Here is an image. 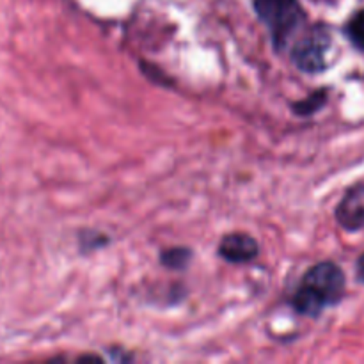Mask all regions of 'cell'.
<instances>
[{
    "instance_id": "6da1fadb",
    "label": "cell",
    "mask_w": 364,
    "mask_h": 364,
    "mask_svg": "<svg viewBox=\"0 0 364 364\" xmlns=\"http://www.w3.org/2000/svg\"><path fill=\"white\" fill-rule=\"evenodd\" d=\"M345 284V274L336 263L322 262L311 267L294 297L295 311L315 318L343 299Z\"/></svg>"
},
{
    "instance_id": "7a4b0ae2",
    "label": "cell",
    "mask_w": 364,
    "mask_h": 364,
    "mask_svg": "<svg viewBox=\"0 0 364 364\" xmlns=\"http://www.w3.org/2000/svg\"><path fill=\"white\" fill-rule=\"evenodd\" d=\"M258 16L265 21L277 48H283L304 18L299 0H252Z\"/></svg>"
},
{
    "instance_id": "3957f363",
    "label": "cell",
    "mask_w": 364,
    "mask_h": 364,
    "mask_svg": "<svg viewBox=\"0 0 364 364\" xmlns=\"http://www.w3.org/2000/svg\"><path fill=\"white\" fill-rule=\"evenodd\" d=\"M331 45L333 38L329 28L326 25H316L299 39L291 52V59L304 73H322L327 68V53Z\"/></svg>"
},
{
    "instance_id": "277c9868",
    "label": "cell",
    "mask_w": 364,
    "mask_h": 364,
    "mask_svg": "<svg viewBox=\"0 0 364 364\" xmlns=\"http://www.w3.org/2000/svg\"><path fill=\"white\" fill-rule=\"evenodd\" d=\"M336 220L345 231H355L364 228V183L354 185L345 192L336 206Z\"/></svg>"
},
{
    "instance_id": "5b68a950",
    "label": "cell",
    "mask_w": 364,
    "mask_h": 364,
    "mask_svg": "<svg viewBox=\"0 0 364 364\" xmlns=\"http://www.w3.org/2000/svg\"><path fill=\"white\" fill-rule=\"evenodd\" d=\"M258 242L245 233L226 235L219 245V255L231 263L252 262L258 256Z\"/></svg>"
},
{
    "instance_id": "8992f818",
    "label": "cell",
    "mask_w": 364,
    "mask_h": 364,
    "mask_svg": "<svg viewBox=\"0 0 364 364\" xmlns=\"http://www.w3.org/2000/svg\"><path fill=\"white\" fill-rule=\"evenodd\" d=\"M345 34H347L348 41H350L355 48L364 52V9H359L358 13L348 20L347 27H345Z\"/></svg>"
},
{
    "instance_id": "52a82bcc",
    "label": "cell",
    "mask_w": 364,
    "mask_h": 364,
    "mask_svg": "<svg viewBox=\"0 0 364 364\" xmlns=\"http://www.w3.org/2000/svg\"><path fill=\"white\" fill-rule=\"evenodd\" d=\"M326 102H327V91L326 89H320V91L313 92L309 98L295 103L294 110L297 114H301V116H309V114H315L316 110L322 109V107L326 105Z\"/></svg>"
},
{
    "instance_id": "ba28073f",
    "label": "cell",
    "mask_w": 364,
    "mask_h": 364,
    "mask_svg": "<svg viewBox=\"0 0 364 364\" xmlns=\"http://www.w3.org/2000/svg\"><path fill=\"white\" fill-rule=\"evenodd\" d=\"M192 258V252L188 249H181V247H174L169 249L162 255V263L169 269H183Z\"/></svg>"
},
{
    "instance_id": "9c48e42d",
    "label": "cell",
    "mask_w": 364,
    "mask_h": 364,
    "mask_svg": "<svg viewBox=\"0 0 364 364\" xmlns=\"http://www.w3.org/2000/svg\"><path fill=\"white\" fill-rule=\"evenodd\" d=\"M355 276H358L359 283L364 284V252L358 258V263H355Z\"/></svg>"
}]
</instances>
